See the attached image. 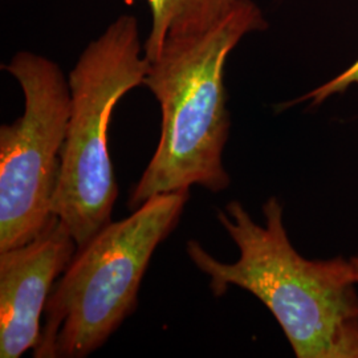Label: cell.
<instances>
[{
    "instance_id": "6da1fadb",
    "label": "cell",
    "mask_w": 358,
    "mask_h": 358,
    "mask_svg": "<svg viewBox=\"0 0 358 358\" xmlns=\"http://www.w3.org/2000/svg\"><path fill=\"white\" fill-rule=\"evenodd\" d=\"M256 223L239 201L217 217L239 250L235 263L219 262L202 244L189 241L186 252L210 278L217 297L229 287L254 294L273 315L297 358H358V284L352 260H309L289 242L282 205L271 196Z\"/></svg>"
},
{
    "instance_id": "7a4b0ae2",
    "label": "cell",
    "mask_w": 358,
    "mask_h": 358,
    "mask_svg": "<svg viewBox=\"0 0 358 358\" xmlns=\"http://www.w3.org/2000/svg\"><path fill=\"white\" fill-rule=\"evenodd\" d=\"M254 0H241L211 29L169 36L149 60L143 87L161 108V136L149 165L129 194L136 210L159 194L189 192L201 186L211 192L230 186L223 150L230 137L231 117L224 66L247 35L267 28Z\"/></svg>"
},
{
    "instance_id": "3957f363",
    "label": "cell",
    "mask_w": 358,
    "mask_h": 358,
    "mask_svg": "<svg viewBox=\"0 0 358 358\" xmlns=\"http://www.w3.org/2000/svg\"><path fill=\"white\" fill-rule=\"evenodd\" d=\"M189 192L159 194L77 250L44 309L35 358H84L134 313L157 247L176 230Z\"/></svg>"
},
{
    "instance_id": "277c9868",
    "label": "cell",
    "mask_w": 358,
    "mask_h": 358,
    "mask_svg": "<svg viewBox=\"0 0 358 358\" xmlns=\"http://www.w3.org/2000/svg\"><path fill=\"white\" fill-rule=\"evenodd\" d=\"M148 71L138 20L125 13L90 41L68 77L71 115L52 214L72 234L77 250L112 222L118 187L108 128L117 103L143 85Z\"/></svg>"
},
{
    "instance_id": "5b68a950",
    "label": "cell",
    "mask_w": 358,
    "mask_h": 358,
    "mask_svg": "<svg viewBox=\"0 0 358 358\" xmlns=\"http://www.w3.org/2000/svg\"><path fill=\"white\" fill-rule=\"evenodd\" d=\"M19 83L23 115L0 127V252L36 238L50 223L62 150L71 115V90L60 65L16 52L1 65Z\"/></svg>"
},
{
    "instance_id": "8992f818",
    "label": "cell",
    "mask_w": 358,
    "mask_h": 358,
    "mask_svg": "<svg viewBox=\"0 0 358 358\" xmlns=\"http://www.w3.org/2000/svg\"><path fill=\"white\" fill-rule=\"evenodd\" d=\"M76 251L75 238L53 215L36 238L0 252V358L38 346L52 288Z\"/></svg>"
},
{
    "instance_id": "52a82bcc",
    "label": "cell",
    "mask_w": 358,
    "mask_h": 358,
    "mask_svg": "<svg viewBox=\"0 0 358 358\" xmlns=\"http://www.w3.org/2000/svg\"><path fill=\"white\" fill-rule=\"evenodd\" d=\"M152 15L143 51L153 60L169 36L202 34L217 26L241 0H145Z\"/></svg>"
},
{
    "instance_id": "ba28073f",
    "label": "cell",
    "mask_w": 358,
    "mask_h": 358,
    "mask_svg": "<svg viewBox=\"0 0 358 358\" xmlns=\"http://www.w3.org/2000/svg\"><path fill=\"white\" fill-rule=\"evenodd\" d=\"M353 84L358 85V59L338 76L333 77L332 80H329L328 83L322 84L316 90H310L306 96H303L301 99H299L297 101L292 103H299V101H310L312 105H320L333 94L345 92Z\"/></svg>"
},
{
    "instance_id": "9c48e42d",
    "label": "cell",
    "mask_w": 358,
    "mask_h": 358,
    "mask_svg": "<svg viewBox=\"0 0 358 358\" xmlns=\"http://www.w3.org/2000/svg\"><path fill=\"white\" fill-rule=\"evenodd\" d=\"M350 260H352V264H353V268H355V272H356V278H357L358 282V256L352 257Z\"/></svg>"
}]
</instances>
